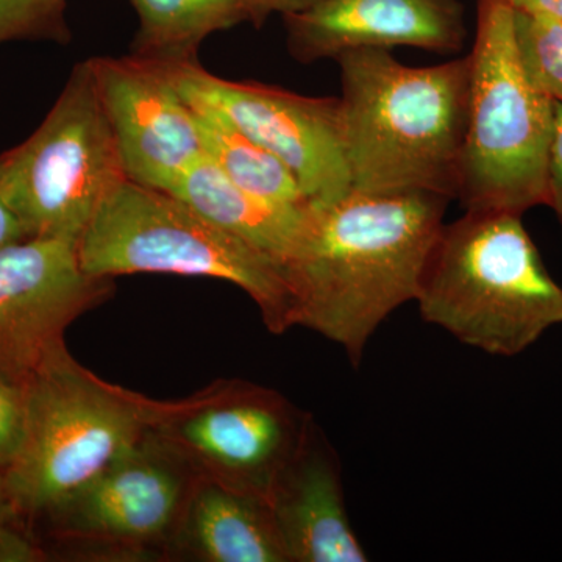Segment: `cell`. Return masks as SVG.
<instances>
[{"label": "cell", "mask_w": 562, "mask_h": 562, "mask_svg": "<svg viewBox=\"0 0 562 562\" xmlns=\"http://www.w3.org/2000/svg\"><path fill=\"white\" fill-rule=\"evenodd\" d=\"M449 202L431 192L351 190L313 203L301 246L284 265L294 327L319 333L360 364L380 325L416 301Z\"/></svg>", "instance_id": "6da1fadb"}, {"label": "cell", "mask_w": 562, "mask_h": 562, "mask_svg": "<svg viewBox=\"0 0 562 562\" xmlns=\"http://www.w3.org/2000/svg\"><path fill=\"white\" fill-rule=\"evenodd\" d=\"M342 139L351 190L457 199L471 99V55L408 66L390 50L346 52Z\"/></svg>", "instance_id": "7a4b0ae2"}, {"label": "cell", "mask_w": 562, "mask_h": 562, "mask_svg": "<svg viewBox=\"0 0 562 562\" xmlns=\"http://www.w3.org/2000/svg\"><path fill=\"white\" fill-rule=\"evenodd\" d=\"M416 302L422 319L494 357H516L562 324V288L516 214L465 211L443 224Z\"/></svg>", "instance_id": "3957f363"}, {"label": "cell", "mask_w": 562, "mask_h": 562, "mask_svg": "<svg viewBox=\"0 0 562 562\" xmlns=\"http://www.w3.org/2000/svg\"><path fill=\"white\" fill-rule=\"evenodd\" d=\"M24 383V442L0 479L33 535L44 517L154 428L162 402L99 379L66 346Z\"/></svg>", "instance_id": "277c9868"}, {"label": "cell", "mask_w": 562, "mask_h": 562, "mask_svg": "<svg viewBox=\"0 0 562 562\" xmlns=\"http://www.w3.org/2000/svg\"><path fill=\"white\" fill-rule=\"evenodd\" d=\"M77 249L83 271L95 277L173 273L228 281L255 302L269 331L294 327L283 266L171 192L122 180L95 211Z\"/></svg>", "instance_id": "5b68a950"}, {"label": "cell", "mask_w": 562, "mask_h": 562, "mask_svg": "<svg viewBox=\"0 0 562 562\" xmlns=\"http://www.w3.org/2000/svg\"><path fill=\"white\" fill-rule=\"evenodd\" d=\"M457 199L465 211L522 216L547 205L554 105L525 76L513 10L480 0Z\"/></svg>", "instance_id": "8992f818"}, {"label": "cell", "mask_w": 562, "mask_h": 562, "mask_svg": "<svg viewBox=\"0 0 562 562\" xmlns=\"http://www.w3.org/2000/svg\"><path fill=\"white\" fill-rule=\"evenodd\" d=\"M125 179L91 58L74 66L40 127L0 154V188L29 236L79 244L95 211Z\"/></svg>", "instance_id": "52a82bcc"}, {"label": "cell", "mask_w": 562, "mask_h": 562, "mask_svg": "<svg viewBox=\"0 0 562 562\" xmlns=\"http://www.w3.org/2000/svg\"><path fill=\"white\" fill-rule=\"evenodd\" d=\"M198 480L187 460L150 430L44 517L33 536L44 553L52 546L70 553L169 557Z\"/></svg>", "instance_id": "ba28073f"}, {"label": "cell", "mask_w": 562, "mask_h": 562, "mask_svg": "<svg viewBox=\"0 0 562 562\" xmlns=\"http://www.w3.org/2000/svg\"><path fill=\"white\" fill-rule=\"evenodd\" d=\"M312 419L280 392L222 380L183 401L162 402L151 430L201 479L268 502Z\"/></svg>", "instance_id": "9c48e42d"}, {"label": "cell", "mask_w": 562, "mask_h": 562, "mask_svg": "<svg viewBox=\"0 0 562 562\" xmlns=\"http://www.w3.org/2000/svg\"><path fill=\"white\" fill-rule=\"evenodd\" d=\"M160 68L184 101L216 110L283 161L310 202L336 201L351 191L339 98H308L258 81L222 79L199 61Z\"/></svg>", "instance_id": "30bf717a"}, {"label": "cell", "mask_w": 562, "mask_h": 562, "mask_svg": "<svg viewBox=\"0 0 562 562\" xmlns=\"http://www.w3.org/2000/svg\"><path fill=\"white\" fill-rule=\"evenodd\" d=\"M114 279L85 272L77 243L31 236L0 247V373L25 382L85 313L109 301Z\"/></svg>", "instance_id": "8fae6325"}, {"label": "cell", "mask_w": 562, "mask_h": 562, "mask_svg": "<svg viewBox=\"0 0 562 562\" xmlns=\"http://www.w3.org/2000/svg\"><path fill=\"white\" fill-rule=\"evenodd\" d=\"M91 63L125 177L171 192L205 157L194 109L160 66L132 55Z\"/></svg>", "instance_id": "7c38bea8"}, {"label": "cell", "mask_w": 562, "mask_h": 562, "mask_svg": "<svg viewBox=\"0 0 562 562\" xmlns=\"http://www.w3.org/2000/svg\"><path fill=\"white\" fill-rule=\"evenodd\" d=\"M284 27L288 52L302 65L402 46L457 54L468 38L458 0H325L284 16Z\"/></svg>", "instance_id": "4fadbf2b"}, {"label": "cell", "mask_w": 562, "mask_h": 562, "mask_svg": "<svg viewBox=\"0 0 562 562\" xmlns=\"http://www.w3.org/2000/svg\"><path fill=\"white\" fill-rule=\"evenodd\" d=\"M268 503L288 562L368 561L347 514L338 454L313 419Z\"/></svg>", "instance_id": "5bb4252c"}, {"label": "cell", "mask_w": 562, "mask_h": 562, "mask_svg": "<svg viewBox=\"0 0 562 562\" xmlns=\"http://www.w3.org/2000/svg\"><path fill=\"white\" fill-rule=\"evenodd\" d=\"M169 554L203 562H288L265 498L201 476Z\"/></svg>", "instance_id": "9a60e30c"}, {"label": "cell", "mask_w": 562, "mask_h": 562, "mask_svg": "<svg viewBox=\"0 0 562 562\" xmlns=\"http://www.w3.org/2000/svg\"><path fill=\"white\" fill-rule=\"evenodd\" d=\"M171 194L283 268L301 246L312 217L313 203L284 205L250 194L232 183L206 157L181 176Z\"/></svg>", "instance_id": "2e32d148"}, {"label": "cell", "mask_w": 562, "mask_h": 562, "mask_svg": "<svg viewBox=\"0 0 562 562\" xmlns=\"http://www.w3.org/2000/svg\"><path fill=\"white\" fill-rule=\"evenodd\" d=\"M138 14L132 57L151 65L199 61L203 41L246 20L241 0H128Z\"/></svg>", "instance_id": "e0dca14e"}, {"label": "cell", "mask_w": 562, "mask_h": 562, "mask_svg": "<svg viewBox=\"0 0 562 562\" xmlns=\"http://www.w3.org/2000/svg\"><path fill=\"white\" fill-rule=\"evenodd\" d=\"M191 106L198 116L205 157L232 183L258 198L284 205L312 203L294 173L276 155L239 131L216 110L202 105Z\"/></svg>", "instance_id": "ac0fdd59"}, {"label": "cell", "mask_w": 562, "mask_h": 562, "mask_svg": "<svg viewBox=\"0 0 562 562\" xmlns=\"http://www.w3.org/2000/svg\"><path fill=\"white\" fill-rule=\"evenodd\" d=\"M514 44L525 76L562 103V20L513 11Z\"/></svg>", "instance_id": "d6986e66"}, {"label": "cell", "mask_w": 562, "mask_h": 562, "mask_svg": "<svg viewBox=\"0 0 562 562\" xmlns=\"http://www.w3.org/2000/svg\"><path fill=\"white\" fill-rule=\"evenodd\" d=\"M66 0H0V44L52 41L68 44Z\"/></svg>", "instance_id": "ffe728a7"}, {"label": "cell", "mask_w": 562, "mask_h": 562, "mask_svg": "<svg viewBox=\"0 0 562 562\" xmlns=\"http://www.w3.org/2000/svg\"><path fill=\"white\" fill-rule=\"evenodd\" d=\"M27 424L25 383L0 373V476L16 460Z\"/></svg>", "instance_id": "44dd1931"}, {"label": "cell", "mask_w": 562, "mask_h": 562, "mask_svg": "<svg viewBox=\"0 0 562 562\" xmlns=\"http://www.w3.org/2000/svg\"><path fill=\"white\" fill-rule=\"evenodd\" d=\"M46 558L38 541L11 508L0 479V562H35Z\"/></svg>", "instance_id": "7402d4cb"}, {"label": "cell", "mask_w": 562, "mask_h": 562, "mask_svg": "<svg viewBox=\"0 0 562 562\" xmlns=\"http://www.w3.org/2000/svg\"><path fill=\"white\" fill-rule=\"evenodd\" d=\"M547 205L562 225V103L554 105V131L547 169Z\"/></svg>", "instance_id": "603a6c76"}, {"label": "cell", "mask_w": 562, "mask_h": 562, "mask_svg": "<svg viewBox=\"0 0 562 562\" xmlns=\"http://www.w3.org/2000/svg\"><path fill=\"white\" fill-rule=\"evenodd\" d=\"M325 0H241L246 20L257 29H261L268 18L273 13L291 16L303 13L319 5Z\"/></svg>", "instance_id": "cb8c5ba5"}, {"label": "cell", "mask_w": 562, "mask_h": 562, "mask_svg": "<svg viewBox=\"0 0 562 562\" xmlns=\"http://www.w3.org/2000/svg\"><path fill=\"white\" fill-rule=\"evenodd\" d=\"M24 238H31V236L0 188V247Z\"/></svg>", "instance_id": "d4e9b609"}, {"label": "cell", "mask_w": 562, "mask_h": 562, "mask_svg": "<svg viewBox=\"0 0 562 562\" xmlns=\"http://www.w3.org/2000/svg\"><path fill=\"white\" fill-rule=\"evenodd\" d=\"M501 2L519 13L562 20V0H501Z\"/></svg>", "instance_id": "484cf974"}]
</instances>
